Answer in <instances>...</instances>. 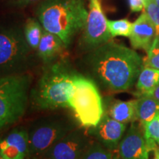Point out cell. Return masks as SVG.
Wrapping results in <instances>:
<instances>
[{
    "label": "cell",
    "mask_w": 159,
    "mask_h": 159,
    "mask_svg": "<svg viewBox=\"0 0 159 159\" xmlns=\"http://www.w3.org/2000/svg\"><path fill=\"white\" fill-rule=\"evenodd\" d=\"M80 67L97 86L117 93L128 91L134 85L144 64L136 51L112 39L85 53Z\"/></svg>",
    "instance_id": "1"
},
{
    "label": "cell",
    "mask_w": 159,
    "mask_h": 159,
    "mask_svg": "<svg viewBox=\"0 0 159 159\" xmlns=\"http://www.w3.org/2000/svg\"><path fill=\"white\" fill-rule=\"evenodd\" d=\"M47 65L36 84L31 89L32 105L38 110L70 108L74 80L78 73L63 59Z\"/></svg>",
    "instance_id": "2"
},
{
    "label": "cell",
    "mask_w": 159,
    "mask_h": 159,
    "mask_svg": "<svg viewBox=\"0 0 159 159\" xmlns=\"http://www.w3.org/2000/svg\"><path fill=\"white\" fill-rule=\"evenodd\" d=\"M35 15L43 30L58 36L67 48L84 28L89 10L85 0H42Z\"/></svg>",
    "instance_id": "3"
},
{
    "label": "cell",
    "mask_w": 159,
    "mask_h": 159,
    "mask_svg": "<svg viewBox=\"0 0 159 159\" xmlns=\"http://www.w3.org/2000/svg\"><path fill=\"white\" fill-rule=\"evenodd\" d=\"M34 50L24 34V27L0 25V77L27 73L34 63Z\"/></svg>",
    "instance_id": "4"
},
{
    "label": "cell",
    "mask_w": 159,
    "mask_h": 159,
    "mask_svg": "<svg viewBox=\"0 0 159 159\" xmlns=\"http://www.w3.org/2000/svg\"><path fill=\"white\" fill-rule=\"evenodd\" d=\"M32 76L29 73L0 77V131L25 116L30 98Z\"/></svg>",
    "instance_id": "5"
},
{
    "label": "cell",
    "mask_w": 159,
    "mask_h": 159,
    "mask_svg": "<svg viewBox=\"0 0 159 159\" xmlns=\"http://www.w3.org/2000/svg\"><path fill=\"white\" fill-rule=\"evenodd\" d=\"M77 127L76 121L66 114H54L35 119L27 129L30 157L41 156Z\"/></svg>",
    "instance_id": "6"
},
{
    "label": "cell",
    "mask_w": 159,
    "mask_h": 159,
    "mask_svg": "<svg viewBox=\"0 0 159 159\" xmlns=\"http://www.w3.org/2000/svg\"><path fill=\"white\" fill-rule=\"evenodd\" d=\"M70 108L74 111L80 126L86 129L97 126L105 113L97 85L79 73L74 80Z\"/></svg>",
    "instance_id": "7"
},
{
    "label": "cell",
    "mask_w": 159,
    "mask_h": 159,
    "mask_svg": "<svg viewBox=\"0 0 159 159\" xmlns=\"http://www.w3.org/2000/svg\"><path fill=\"white\" fill-rule=\"evenodd\" d=\"M108 27V19L99 0H89V15L79 40L81 50L86 52L112 40Z\"/></svg>",
    "instance_id": "8"
},
{
    "label": "cell",
    "mask_w": 159,
    "mask_h": 159,
    "mask_svg": "<svg viewBox=\"0 0 159 159\" xmlns=\"http://www.w3.org/2000/svg\"><path fill=\"white\" fill-rule=\"evenodd\" d=\"M93 141L86 128L81 126L69 133L38 159H82Z\"/></svg>",
    "instance_id": "9"
},
{
    "label": "cell",
    "mask_w": 159,
    "mask_h": 159,
    "mask_svg": "<svg viewBox=\"0 0 159 159\" xmlns=\"http://www.w3.org/2000/svg\"><path fill=\"white\" fill-rule=\"evenodd\" d=\"M118 148L122 159H149L152 151L144 131L134 122L123 136Z\"/></svg>",
    "instance_id": "10"
},
{
    "label": "cell",
    "mask_w": 159,
    "mask_h": 159,
    "mask_svg": "<svg viewBox=\"0 0 159 159\" xmlns=\"http://www.w3.org/2000/svg\"><path fill=\"white\" fill-rule=\"evenodd\" d=\"M87 130L90 136L96 139L105 148L113 151L119 148L126 130V124L115 120L107 113H104L97 126Z\"/></svg>",
    "instance_id": "11"
},
{
    "label": "cell",
    "mask_w": 159,
    "mask_h": 159,
    "mask_svg": "<svg viewBox=\"0 0 159 159\" xmlns=\"http://www.w3.org/2000/svg\"><path fill=\"white\" fill-rule=\"evenodd\" d=\"M0 153L2 159H27L30 157L27 129L17 127L4 138H0Z\"/></svg>",
    "instance_id": "12"
},
{
    "label": "cell",
    "mask_w": 159,
    "mask_h": 159,
    "mask_svg": "<svg viewBox=\"0 0 159 159\" xmlns=\"http://www.w3.org/2000/svg\"><path fill=\"white\" fill-rule=\"evenodd\" d=\"M156 37V30L153 23L146 13H142L133 23L132 33L129 37L131 46L135 49H142L148 52Z\"/></svg>",
    "instance_id": "13"
},
{
    "label": "cell",
    "mask_w": 159,
    "mask_h": 159,
    "mask_svg": "<svg viewBox=\"0 0 159 159\" xmlns=\"http://www.w3.org/2000/svg\"><path fill=\"white\" fill-rule=\"evenodd\" d=\"M66 48L62 40L58 36L43 30L36 52L38 57L45 64H49L56 61Z\"/></svg>",
    "instance_id": "14"
},
{
    "label": "cell",
    "mask_w": 159,
    "mask_h": 159,
    "mask_svg": "<svg viewBox=\"0 0 159 159\" xmlns=\"http://www.w3.org/2000/svg\"><path fill=\"white\" fill-rule=\"evenodd\" d=\"M107 114L112 119L123 124L134 122L137 119L136 99L115 101L111 105Z\"/></svg>",
    "instance_id": "15"
},
{
    "label": "cell",
    "mask_w": 159,
    "mask_h": 159,
    "mask_svg": "<svg viewBox=\"0 0 159 159\" xmlns=\"http://www.w3.org/2000/svg\"><path fill=\"white\" fill-rule=\"evenodd\" d=\"M136 111L137 119L143 125L159 114V102L147 95L139 96L136 99Z\"/></svg>",
    "instance_id": "16"
},
{
    "label": "cell",
    "mask_w": 159,
    "mask_h": 159,
    "mask_svg": "<svg viewBox=\"0 0 159 159\" xmlns=\"http://www.w3.org/2000/svg\"><path fill=\"white\" fill-rule=\"evenodd\" d=\"M159 84V70L144 67L136 81V96L144 95Z\"/></svg>",
    "instance_id": "17"
},
{
    "label": "cell",
    "mask_w": 159,
    "mask_h": 159,
    "mask_svg": "<svg viewBox=\"0 0 159 159\" xmlns=\"http://www.w3.org/2000/svg\"><path fill=\"white\" fill-rule=\"evenodd\" d=\"M43 28L37 19L30 18L24 25V34L30 47L36 51L41 41Z\"/></svg>",
    "instance_id": "18"
},
{
    "label": "cell",
    "mask_w": 159,
    "mask_h": 159,
    "mask_svg": "<svg viewBox=\"0 0 159 159\" xmlns=\"http://www.w3.org/2000/svg\"><path fill=\"white\" fill-rule=\"evenodd\" d=\"M108 27L112 38L116 36L130 37L132 33L133 23L127 19L108 20Z\"/></svg>",
    "instance_id": "19"
},
{
    "label": "cell",
    "mask_w": 159,
    "mask_h": 159,
    "mask_svg": "<svg viewBox=\"0 0 159 159\" xmlns=\"http://www.w3.org/2000/svg\"><path fill=\"white\" fill-rule=\"evenodd\" d=\"M82 159H113V153L97 141H93Z\"/></svg>",
    "instance_id": "20"
},
{
    "label": "cell",
    "mask_w": 159,
    "mask_h": 159,
    "mask_svg": "<svg viewBox=\"0 0 159 159\" xmlns=\"http://www.w3.org/2000/svg\"><path fill=\"white\" fill-rule=\"evenodd\" d=\"M144 13L156 27V37L159 36V7L156 0H144Z\"/></svg>",
    "instance_id": "21"
},
{
    "label": "cell",
    "mask_w": 159,
    "mask_h": 159,
    "mask_svg": "<svg viewBox=\"0 0 159 159\" xmlns=\"http://www.w3.org/2000/svg\"><path fill=\"white\" fill-rule=\"evenodd\" d=\"M144 67L156 69L159 70V43L156 37L150 50L148 52L146 58L143 60Z\"/></svg>",
    "instance_id": "22"
},
{
    "label": "cell",
    "mask_w": 159,
    "mask_h": 159,
    "mask_svg": "<svg viewBox=\"0 0 159 159\" xmlns=\"http://www.w3.org/2000/svg\"><path fill=\"white\" fill-rule=\"evenodd\" d=\"M142 127L146 139L159 142V114L150 122L143 125Z\"/></svg>",
    "instance_id": "23"
},
{
    "label": "cell",
    "mask_w": 159,
    "mask_h": 159,
    "mask_svg": "<svg viewBox=\"0 0 159 159\" xmlns=\"http://www.w3.org/2000/svg\"><path fill=\"white\" fill-rule=\"evenodd\" d=\"M10 5L15 7L22 8V7H27L31 4H33L37 2H41L42 0H8Z\"/></svg>",
    "instance_id": "24"
},
{
    "label": "cell",
    "mask_w": 159,
    "mask_h": 159,
    "mask_svg": "<svg viewBox=\"0 0 159 159\" xmlns=\"http://www.w3.org/2000/svg\"><path fill=\"white\" fill-rule=\"evenodd\" d=\"M129 6L132 12H140L144 10L143 0H128Z\"/></svg>",
    "instance_id": "25"
},
{
    "label": "cell",
    "mask_w": 159,
    "mask_h": 159,
    "mask_svg": "<svg viewBox=\"0 0 159 159\" xmlns=\"http://www.w3.org/2000/svg\"><path fill=\"white\" fill-rule=\"evenodd\" d=\"M144 95L152 97V98L156 99V100H158L159 102V84L157 85L152 91H150V92H148V94Z\"/></svg>",
    "instance_id": "26"
},
{
    "label": "cell",
    "mask_w": 159,
    "mask_h": 159,
    "mask_svg": "<svg viewBox=\"0 0 159 159\" xmlns=\"http://www.w3.org/2000/svg\"><path fill=\"white\" fill-rule=\"evenodd\" d=\"M155 158L154 159H159V152L158 150L155 151Z\"/></svg>",
    "instance_id": "27"
},
{
    "label": "cell",
    "mask_w": 159,
    "mask_h": 159,
    "mask_svg": "<svg viewBox=\"0 0 159 159\" xmlns=\"http://www.w3.org/2000/svg\"><path fill=\"white\" fill-rule=\"evenodd\" d=\"M157 143V145H158V149H157L156 150H158V152H159V142H156Z\"/></svg>",
    "instance_id": "28"
},
{
    "label": "cell",
    "mask_w": 159,
    "mask_h": 159,
    "mask_svg": "<svg viewBox=\"0 0 159 159\" xmlns=\"http://www.w3.org/2000/svg\"><path fill=\"white\" fill-rule=\"evenodd\" d=\"M156 2L157 5H158V6L159 7V0H156Z\"/></svg>",
    "instance_id": "29"
},
{
    "label": "cell",
    "mask_w": 159,
    "mask_h": 159,
    "mask_svg": "<svg viewBox=\"0 0 159 159\" xmlns=\"http://www.w3.org/2000/svg\"><path fill=\"white\" fill-rule=\"evenodd\" d=\"M157 39H158V43H159V36L158 37H156Z\"/></svg>",
    "instance_id": "30"
},
{
    "label": "cell",
    "mask_w": 159,
    "mask_h": 159,
    "mask_svg": "<svg viewBox=\"0 0 159 159\" xmlns=\"http://www.w3.org/2000/svg\"><path fill=\"white\" fill-rule=\"evenodd\" d=\"M0 159H2V156H1V153H0Z\"/></svg>",
    "instance_id": "31"
},
{
    "label": "cell",
    "mask_w": 159,
    "mask_h": 159,
    "mask_svg": "<svg viewBox=\"0 0 159 159\" xmlns=\"http://www.w3.org/2000/svg\"><path fill=\"white\" fill-rule=\"evenodd\" d=\"M143 1H144V0H143Z\"/></svg>",
    "instance_id": "32"
}]
</instances>
